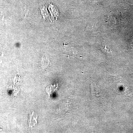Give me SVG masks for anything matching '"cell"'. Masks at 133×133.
Segmentation results:
<instances>
[{
    "instance_id": "6da1fadb",
    "label": "cell",
    "mask_w": 133,
    "mask_h": 133,
    "mask_svg": "<svg viewBox=\"0 0 133 133\" xmlns=\"http://www.w3.org/2000/svg\"><path fill=\"white\" fill-rule=\"evenodd\" d=\"M50 60L47 58V56H45V55H43L41 61L42 67L43 69H45L48 66L49 64Z\"/></svg>"
},
{
    "instance_id": "7a4b0ae2",
    "label": "cell",
    "mask_w": 133,
    "mask_h": 133,
    "mask_svg": "<svg viewBox=\"0 0 133 133\" xmlns=\"http://www.w3.org/2000/svg\"><path fill=\"white\" fill-rule=\"evenodd\" d=\"M57 87H56V85H50L46 88V90H45L46 93L48 94L49 96H50L52 92L54 91L56 89V88H57Z\"/></svg>"
}]
</instances>
